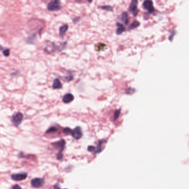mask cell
Instances as JSON below:
<instances>
[{
  "label": "cell",
  "instance_id": "ffe728a7",
  "mask_svg": "<svg viewBox=\"0 0 189 189\" xmlns=\"http://www.w3.org/2000/svg\"><path fill=\"white\" fill-rule=\"evenodd\" d=\"M57 158L58 160H61L62 159V158H63V155H62V154H61V153H59V154L57 155Z\"/></svg>",
  "mask_w": 189,
  "mask_h": 189
},
{
  "label": "cell",
  "instance_id": "8fae6325",
  "mask_svg": "<svg viewBox=\"0 0 189 189\" xmlns=\"http://www.w3.org/2000/svg\"><path fill=\"white\" fill-rule=\"evenodd\" d=\"M117 31H116V33L118 35H120L121 34H122L123 32L126 31V28L123 25V24H120L119 22L117 23Z\"/></svg>",
  "mask_w": 189,
  "mask_h": 189
},
{
  "label": "cell",
  "instance_id": "e0dca14e",
  "mask_svg": "<svg viewBox=\"0 0 189 189\" xmlns=\"http://www.w3.org/2000/svg\"><path fill=\"white\" fill-rule=\"evenodd\" d=\"M55 131H57V128L55 126H52L49 128L46 131V133H52V132H55Z\"/></svg>",
  "mask_w": 189,
  "mask_h": 189
},
{
  "label": "cell",
  "instance_id": "8992f818",
  "mask_svg": "<svg viewBox=\"0 0 189 189\" xmlns=\"http://www.w3.org/2000/svg\"><path fill=\"white\" fill-rule=\"evenodd\" d=\"M27 177V174L26 173H16L11 175V179L15 181H22L26 179Z\"/></svg>",
  "mask_w": 189,
  "mask_h": 189
},
{
  "label": "cell",
  "instance_id": "7c38bea8",
  "mask_svg": "<svg viewBox=\"0 0 189 189\" xmlns=\"http://www.w3.org/2000/svg\"><path fill=\"white\" fill-rule=\"evenodd\" d=\"M52 87L53 89H61L62 88V84L61 82V81L59 80V79L58 78H55L54 81H53V85H52Z\"/></svg>",
  "mask_w": 189,
  "mask_h": 189
},
{
  "label": "cell",
  "instance_id": "ba28073f",
  "mask_svg": "<svg viewBox=\"0 0 189 189\" xmlns=\"http://www.w3.org/2000/svg\"><path fill=\"white\" fill-rule=\"evenodd\" d=\"M75 99V97L73 96V95L71 93H67L66 94L64 95L63 97L62 98V101L63 103L68 104L69 103L71 102H72Z\"/></svg>",
  "mask_w": 189,
  "mask_h": 189
},
{
  "label": "cell",
  "instance_id": "7402d4cb",
  "mask_svg": "<svg viewBox=\"0 0 189 189\" xmlns=\"http://www.w3.org/2000/svg\"><path fill=\"white\" fill-rule=\"evenodd\" d=\"M55 189H59V188H55Z\"/></svg>",
  "mask_w": 189,
  "mask_h": 189
},
{
  "label": "cell",
  "instance_id": "2e32d148",
  "mask_svg": "<svg viewBox=\"0 0 189 189\" xmlns=\"http://www.w3.org/2000/svg\"><path fill=\"white\" fill-rule=\"evenodd\" d=\"M120 109L117 110L115 111L114 114V119L115 120L118 118L119 117L120 115Z\"/></svg>",
  "mask_w": 189,
  "mask_h": 189
},
{
  "label": "cell",
  "instance_id": "9c48e42d",
  "mask_svg": "<svg viewBox=\"0 0 189 189\" xmlns=\"http://www.w3.org/2000/svg\"><path fill=\"white\" fill-rule=\"evenodd\" d=\"M53 145L55 146L57 149L59 150V153H61V152L63 151L65 146V142L63 140H61L59 142H56L55 143L53 144Z\"/></svg>",
  "mask_w": 189,
  "mask_h": 189
},
{
  "label": "cell",
  "instance_id": "6da1fadb",
  "mask_svg": "<svg viewBox=\"0 0 189 189\" xmlns=\"http://www.w3.org/2000/svg\"><path fill=\"white\" fill-rule=\"evenodd\" d=\"M61 3L58 0H55L51 1L47 6V9L50 11H57L61 8Z\"/></svg>",
  "mask_w": 189,
  "mask_h": 189
},
{
  "label": "cell",
  "instance_id": "5bb4252c",
  "mask_svg": "<svg viewBox=\"0 0 189 189\" xmlns=\"http://www.w3.org/2000/svg\"><path fill=\"white\" fill-rule=\"evenodd\" d=\"M140 23L137 21H134V22L132 24H130L129 27L128 28L129 30H133L136 28L140 26Z\"/></svg>",
  "mask_w": 189,
  "mask_h": 189
},
{
  "label": "cell",
  "instance_id": "30bf717a",
  "mask_svg": "<svg viewBox=\"0 0 189 189\" xmlns=\"http://www.w3.org/2000/svg\"><path fill=\"white\" fill-rule=\"evenodd\" d=\"M120 20L125 25H127L129 21V17L128 13L126 12H123L120 16Z\"/></svg>",
  "mask_w": 189,
  "mask_h": 189
},
{
  "label": "cell",
  "instance_id": "ac0fdd59",
  "mask_svg": "<svg viewBox=\"0 0 189 189\" xmlns=\"http://www.w3.org/2000/svg\"><path fill=\"white\" fill-rule=\"evenodd\" d=\"M3 53H4V56L8 57V56L10 55V51L9 49H6L3 52Z\"/></svg>",
  "mask_w": 189,
  "mask_h": 189
},
{
  "label": "cell",
  "instance_id": "44dd1931",
  "mask_svg": "<svg viewBox=\"0 0 189 189\" xmlns=\"http://www.w3.org/2000/svg\"><path fill=\"white\" fill-rule=\"evenodd\" d=\"M21 189V188L20 187L19 185H15L13 187V189Z\"/></svg>",
  "mask_w": 189,
  "mask_h": 189
},
{
  "label": "cell",
  "instance_id": "3957f363",
  "mask_svg": "<svg viewBox=\"0 0 189 189\" xmlns=\"http://www.w3.org/2000/svg\"><path fill=\"white\" fill-rule=\"evenodd\" d=\"M143 7L148 11V12L150 14L153 13L155 11L153 2L151 1H145L142 4Z\"/></svg>",
  "mask_w": 189,
  "mask_h": 189
},
{
  "label": "cell",
  "instance_id": "d6986e66",
  "mask_svg": "<svg viewBox=\"0 0 189 189\" xmlns=\"http://www.w3.org/2000/svg\"><path fill=\"white\" fill-rule=\"evenodd\" d=\"M72 130H71L70 128H66L64 130H63V132L65 133V134H70L72 133Z\"/></svg>",
  "mask_w": 189,
  "mask_h": 189
},
{
  "label": "cell",
  "instance_id": "52a82bcc",
  "mask_svg": "<svg viewBox=\"0 0 189 189\" xmlns=\"http://www.w3.org/2000/svg\"><path fill=\"white\" fill-rule=\"evenodd\" d=\"M71 134L72 137L75 139H79L82 137V130L80 127H76L75 129L72 131Z\"/></svg>",
  "mask_w": 189,
  "mask_h": 189
},
{
  "label": "cell",
  "instance_id": "5b68a950",
  "mask_svg": "<svg viewBox=\"0 0 189 189\" xmlns=\"http://www.w3.org/2000/svg\"><path fill=\"white\" fill-rule=\"evenodd\" d=\"M44 184V179L41 178H35L32 180L31 185L32 187L35 188H39L42 187Z\"/></svg>",
  "mask_w": 189,
  "mask_h": 189
},
{
  "label": "cell",
  "instance_id": "7a4b0ae2",
  "mask_svg": "<svg viewBox=\"0 0 189 189\" xmlns=\"http://www.w3.org/2000/svg\"><path fill=\"white\" fill-rule=\"evenodd\" d=\"M23 120V114L21 113H17L13 115L12 122L15 126H19Z\"/></svg>",
  "mask_w": 189,
  "mask_h": 189
},
{
  "label": "cell",
  "instance_id": "277c9868",
  "mask_svg": "<svg viewBox=\"0 0 189 189\" xmlns=\"http://www.w3.org/2000/svg\"><path fill=\"white\" fill-rule=\"evenodd\" d=\"M138 3L137 1L133 0L131 2L130 6L129 7V11L134 16H136L138 15Z\"/></svg>",
  "mask_w": 189,
  "mask_h": 189
},
{
  "label": "cell",
  "instance_id": "9a60e30c",
  "mask_svg": "<svg viewBox=\"0 0 189 189\" xmlns=\"http://www.w3.org/2000/svg\"><path fill=\"white\" fill-rule=\"evenodd\" d=\"M100 8L102 10H106V11H113V8L112 7L110 6H101L100 7Z\"/></svg>",
  "mask_w": 189,
  "mask_h": 189
},
{
  "label": "cell",
  "instance_id": "4fadbf2b",
  "mask_svg": "<svg viewBox=\"0 0 189 189\" xmlns=\"http://www.w3.org/2000/svg\"><path fill=\"white\" fill-rule=\"evenodd\" d=\"M68 30V25L67 24H65L63 26H62L59 28V35L61 36H63L65 35V33L67 32Z\"/></svg>",
  "mask_w": 189,
  "mask_h": 189
}]
</instances>
